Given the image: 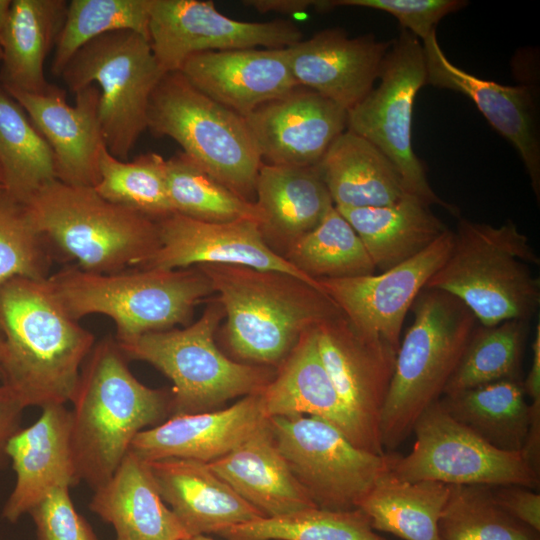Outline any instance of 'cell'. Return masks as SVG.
Segmentation results:
<instances>
[{
	"mask_svg": "<svg viewBox=\"0 0 540 540\" xmlns=\"http://www.w3.org/2000/svg\"><path fill=\"white\" fill-rule=\"evenodd\" d=\"M179 72L197 90L243 118L299 87L286 48L196 53Z\"/></svg>",
	"mask_w": 540,
	"mask_h": 540,
	"instance_id": "22",
	"label": "cell"
},
{
	"mask_svg": "<svg viewBox=\"0 0 540 540\" xmlns=\"http://www.w3.org/2000/svg\"><path fill=\"white\" fill-rule=\"evenodd\" d=\"M450 485L436 481L409 482L386 472L360 502L376 532L403 540H439L438 522Z\"/></svg>",
	"mask_w": 540,
	"mask_h": 540,
	"instance_id": "33",
	"label": "cell"
},
{
	"mask_svg": "<svg viewBox=\"0 0 540 540\" xmlns=\"http://www.w3.org/2000/svg\"><path fill=\"white\" fill-rule=\"evenodd\" d=\"M378 80L379 84L347 111V130L371 142L390 159L408 194L456 214V208L433 191L412 147L413 106L427 80L423 46L417 37L402 29L391 41Z\"/></svg>",
	"mask_w": 540,
	"mask_h": 540,
	"instance_id": "11",
	"label": "cell"
},
{
	"mask_svg": "<svg viewBox=\"0 0 540 540\" xmlns=\"http://www.w3.org/2000/svg\"><path fill=\"white\" fill-rule=\"evenodd\" d=\"M128 362L113 335L96 341L70 402L77 480L93 490L113 475L138 433L171 417V390L144 385Z\"/></svg>",
	"mask_w": 540,
	"mask_h": 540,
	"instance_id": "2",
	"label": "cell"
},
{
	"mask_svg": "<svg viewBox=\"0 0 540 540\" xmlns=\"http://www.w3.org/2000/svg\"><path fill=\"white\" fill-rule=\"evenodd\" d=\"M151 0H71L58 36L51 73L60 77L75 53L106 33L130 30L149 40Z\"/></svg>",
	"mask_w": 540,
	"mask_h": 540,
	"instance_id": "41",
	"label": "cell"
},
{
	"mask_svg": "<svg viewBox=\"0 0 540 540\" xmlns=\"http://www.w3.org/2000/svg\"><path fill=\"white\" fill-rule=\"evenodd\" d=\"M335 208L358 234L380 272L417 255L448 229L430 205L410 194L388 206Z\"/></svg>",
	"mask_w": 540,
	"mask_h": 540,
	"instance_id": "30",
	"label": "cell"
},
{
	"mask_svg": "<svg viewBox=\"0 0 540 540\" xmlns=\"http://www.w3.org/2000/svg\"><path fill=\"white\" fill-rule=\"evenodd\" d=\"M439 540H540V532L506 513L491 487L450 485L438 522Z\"/></svg>",
	"mask_w": 540,
	"mask_h": 540,
	"instance_id": "42",
	"label": "cell"
},
{
	"mask_svg": "<svg viewBox=\"0 0 540 540\" xmlns=\"http://www.w3.org/2000/svg\"><path fill=\"white\" fill-rule=\"evenodd\" d=\"M90 510L113 526L116 540H185L189 534L165 504L148 462L130 450L94 490Z\"/></svg>",
	"mask_w": 540,
	"mask_h": 540,
	"instance_id": "28",
	"label": "cell"
},
{
	"mask_svg": "<svg viewBox=\"0 0 540 540\" xmlns=\"http://www.w3.org/2000/svg\"><path fill=\"white\" fill-rule=\"evenodd\" d=\"M147 129L175 140L205 172L252 201L262 161L245 119L197 90L179 71L166 73L154 89Z\"/></svg>",
	"mask_w": 540,
	"mask_h": 540,
	"instance_id": "9",
	"label": "cell"
},
{
	"mask_svg": "<svg viewBox=\"0 0 540 540\" xmlns=\"http://www.w3.org/2000/svg\"><path fill=\"white\" fill-rule=\"evenodd\" d=\"M55 180L52 149L0 82V185L26 204Z\"/></svg>",
	"mask_w": 540,
	"mask_h": 540,
	"instance_id": "35",
	"label": "cell"
},
{
	"mask_svg": "<svg viewBox=\"0 0 540 540\" xmlns=\"http://www.w3.org/2000/svg\"><path fill=\"white\" fill-rule=\"evenodd\" d=\"M0 332V381L24 408L70 403L96 340L63 309L47 279L13 277L0 285Z\"/></svg>",
	"mask_w": 540,
	"mask_h": 540,
	"instance_id": "1",
	"label": "cell"
},
{
	"mask_svg": "<svg viewBox=\"0 0 540 540\" xmlns=\"http://www.w3.org/2000/svg\"><path fill=\"white\" fill-rule=\"evenodd\" d=\"M197 266L219 294L232 353L256 365L278 367L306 330L341 313L326 293L288 274Z\"/></svg>",
	"mask_w": 540,
	"mask_h": 540,
	"instance_id": "3",
	"label": "cell"
},
{
	"mask_svg": "<svg viewBox=\"0 0 540 540\" xmlns=\"http://www.w3.org/2000/svg\"><path fill=\"white\" fill-rule=\"evenodd\" d=\"M426 84L469 97L488 123L517 150L540 199V130L536 90L529 84L502 85L454 65L438 42L436 31L422 41Z\"/></svg>",
	"mask_w": 540,
	"mask_h": 540,
	"instance_id": "19",
	"label": "cell"
},
{
	"mask_svg": "<svg viewBox=\"0 0 540 540\" xmlns=\"http://www.w3.org/2000/svg\"><path fill=\"white\" fill-rule=\"evenodd\" d=\"M12 0H0V61L3 55V43L7 29Z\"/></svg>",
	"mask_w": 540,
	"mask_h": 540,
	"instance_id": "50",
	"label": "cell"
},
{
	"mask_svg": "<svg viewBox=\"0 0 540 540\" xmlns=\"http://www.w3.org/2000/svg\"><path fill=\"white\" fill-rule=\"evenodd\" d=\"M67 6L65 0H12L1 59L3 86L30 93L49 88L44 64L55 48Z\"/></svg>",
	"mask_w": 540,
	"mask_h": 540,
	"instance_id": "32",
	"label": "cell"
},
{
	"mask_svg": "<svg viewBox=\"0 0 540 540\" xmlns=\"http://www.w3.org/2000/svg\"><path fill=\"white\" fill-rule=\"evenodd\" d=\"M23 108L54 154L57 180L73 186L98 182L99 153L104 145L99 123L100 91L89 85L66 101L64 89L50 84L42 93L3 86Z\"/></svg>",
	"mask_w": 540,
	"mask_h": 540,
	"instance_id": "20",
	"label": "cell"
},
{
	"mask_svg": "<svg viewBox=\"0 0 540 540\" xmlns=\"http://www.w3.org/2000/svg\"><path fill=\"white\" fill-rule=\"evenodd\" d=\"M93 188L104 199L154 221L174 213L168 194L166 159L157 153L142 154L129 162L112 156L103 145L98 182Z\"/></svg>",
	"mask_w": 540,
	"mask_h": 540,
	"instance_id": "39",
	"label": "cell"
},
{
	"mask_svg": "<svg viewBox=\"0 0 540 540\" xmlns=\"http://www.w3.org/2000/svg\"><path fill=\"white\" fill-rule=\"evenodd\" d=\"M3 354H4V340L3 336L0 332V378L2 374V360H3Z\"/></svg>",
	"mask_w": 540,
	"mask_h": 540,
	"instance_id": "51",
	"label": "cell"
},
{
	"mask_svg": "<svg viewBox=\"0 0 540 540\" xmlns=\"http://www.w3.org/2000/svg\"><path fill=\"white\" fill-rule=\"evenodd\" d=\"M497 504L514 519L540 532V494L519 485L491 487Z\"/></svg>",
	"mask_w": 540,
	"mask_h": 540,
	"instance_id": "46",
	"label": "cell"
},
{
	"mask_svg": "<svg viewBox=\"0 0 540 540\" xmlns=\"http://www.w3.org/2000/svg\"><path fill=\"white\" fill-rule=\"evenodd\" d=\"M322 362L353 421L375 454H384L380 415L396 352L367 340L339 313L316 327Z\"/></svg>",
	"mask_w": 540,
	"mask_h": 540,
	"instance_id": "17",
	"label": "cell"
},
{
	"mask_svg": "<svg viewBox=\"0 0 540 540\" xmlns=\"http://www.w3.org/2000/svg\"><path fill=\"white\" fill-rule=\"evenodd\" d=\"M522 379H503L443 395L442 405L458 422L497 449L521 452L530 409Z\"/></svg>",
	"mask_w": 540,
	"mask_h": 540,
	"instance_id": "34",
	"label": "cell"
},
{
	"mask_svg": "<svg viewBox=\"0 0 540 540\" xmlns=\"http://www.w3.org/2000/svg\"><path fill=\"white\" fill-rule=\"evenodd\" d=\"M411 309L413 322L400 341L380 415L384 451L403 443L419 416L443 396L477 325L460 300L440 290L423 289Z\"/></svg>",
	"mask_w": 540,
	"mask_h": 540,
	"instance_id": "6",
	"label": "cell"
},
{
	"mask_svg": "<svg viewBox=\"0 0 540 540\" xmlns=\"http://www.w3.org/2000/svg\"><path fill=\"white\" fill-rule=\"evenodd\" d=\"M528 332L529 321L525 320H506L492 326L477 323L443 395L498 380L522 379Z\"/></svg>",
	"mask_w": 540,
	"mask_h": 540,
	"instance_id": "36",
	"label": "cell"
},
{
	"mask_svg": "<svg viewBox=\"0 0 540 540\" xmlns=\"http://www.w3.org/2000/svg\"><path fill=\"white\" fill-rule=\"evenodd\" d=\"M317 168L337 208L388 206L408 195L390 159L347 129L334 140Z\"/></svg>",
	"mask_w": 540,
	"mask_h": 540,
	"instance_id": "29",
	"label": "cell"
},
{
	"mask_svg": "<svg viewBox=\"0 0 540 540\" xmlns=\"http://www.w3.org/2000/svg\"><path fill=\"white\" fill-rule=\"evenodd\" d=\"M166 174L174 213L205 222L245 219L263 224V214L255 202L235 194L183 152L166 160Z\"/></svg>",
	"mask_w": 540,
	"mask_h": 540,
	"instance_id": "38",
	"label": "cell"
},
{
	"mask_svg": "<svg viewBox=\"0 0 540 540\" xmlns=\"http://www.w3.org/2000/svg\"><path fill=\"white\" fill-rule=\"evenodd\" d=\"M208 464L265 517L317 507L280 452L269 419L228 454Z\"/></svg>",
	"mask_w": 540,
	"mask_h": 540,
	"instance_id": "27",
	"label": "cell"
},
{
	"mask_svg": "<svg viewBox=\"0 0 540 540\" xmlns=\"http://www.w3.org/2000/svg\"><path fill=\"white\" fill-rule=\"evenodd\" d=\"M267 421L256 392L227 408L171 416L138 433L129 450L146 462L178 458L210 463L228 454Z\"/></svg>",
	"mask_w": 540,
	"mask_h": 540,
	"instance_id": "23",
	"label": "cell"
},
{
	"mask_svg": "<svg viewBox=\"0 0 540 540\" xmlns=\"http://www.w3.org/2000/svg\"><path fill=\"white\" fill-rule=\"evenodd\" d=\"M55 260L27 204L0 186V285L13 277L45 280Z\"/></svg>",
	"mask_w": 540,
	"mask_h": 540,
	"instance_id": "43",
	"label": "cell"
},
{
	"mask_svg": "<svg viewBox=\"0 0 540 540\" xmlns=\"http://www.w3.org/2000/svg\"><path fill=\"white\" fill-rule=\"evenodd\" d=\"M285 258L314 279L356 277L376 272L360 237L335 206L315 228L288 246Z\"/></svg>",
	"mask_w": 540,
	"mask_h": 540,
	"instance_id": "37",
	"label": "cell"
},
{
	"mask_svg": "<svg viewBox=\"0 0 540 540\" xmlns=\"http://www.w3.org/2000/svg\"><path fill=\"white\" fill-rule=\"evenodd\" d=\"M317 326L306 330L260 391L265 416L305 415L338 428L354 445L374 453L351 418L322 362Z\"/></svg>",
	"mask_w": 540,
	"mask_h": 540,
	"instance_id": "25",
	"label": "cell"
},
{
	"mask_svg": "<svg viewBox=\"0 0 540 540\" xmlns=\"http://www.w3.org/2000/svg\"><path fill=\"white\" fill-rule=\"evenodd\" d=\"M56 259L111 274L141 266L159 247L157 222L100 196L93 187L55 180L27 203Z\"/></svg>",
	"mask_w": 540,
	"mask_h": 540,
	"instance_id": "7",
	"label": "cell"
},
{
	"mask_svg": "<svg viewBox=\"0 0 540 540\" xmlns=\"http://www.w3.org/2000/svg\"><path fill=\"white\" fill-rule=\"evenodd\" d=\"M269 424L290 470L319 508L357 509L389 471L387 453L357 447L321 418L279 416L269 418Z\"/></svg>",
	"mask_w": 540,
	"mask_h": 540,
	"instance_id": "13",
	"label": "cell"
},
{
	"mask_svg": "<svg viewBox=\"0 0 540 540\" xmlns=\"http://www.w3.org/2000/svg\"><path fill=\"white\" fill-rule=\"evenodd\" d=\"M24 406L7 386L0 384V471L8 463L7 446L21 429Z\"/></svg>",
	"mask_w": 540,
	"mask_h": 540,
	"instance_id": "47",
	"label": "cell"
},
{
	"mask_svg": "<svg viewBox=\"0 0 540 540\" xmlns=\"http://www.w3.org/2000/svg\"><path fill=\"white\" fill-rule=\"evenodd\" d=\"M452 243L453 231L447 229L426 249L383 272L317 280L360 335L397 354L405 317L446 260Z\"/></svg>",
	"mask_w": 540,
	"mask_h": 540,
	"instance_id": "15",
	"label": "cell"
},
{
	"mask_svg": "<svg viewBox=\"0 0 540 540\" xmlns=\"http://www.w3.org/2000/svg\"><path fill=\"white\" fill-rule=\"evenodd\" d=\"M164 75L149 40L120 30L85 44L60 77L74 94L89 85L98 87L104 145L112 156L127 161L147 129L149 101Z\"/></svg>",
	"mask_w": 540,
	"mask_h": 540,
	"instance_id": "10",
	"label": "cell"
},
{
	"mask_svg": "<svg viewBox=\"0 0 540 540\" xmlns=\"http://www.w3.org/2000/svg\"><path fill=\"white\" fill-rule=\"evenodd\" d=\"M532 362L528 374L523 380L525 394L530 398V412L540 413V323L536 326L532 342Z\"/></svg>",
	"mask_w": 540,
	"mask_h": 540,
	"instance_id": "48",
	"label": "cell"
},
{
	"mask_svg": "<svg viewBox=\"0 0 540 540\" xmlns=\"http://www.w3.org/2000/svg\"><path fill=\"white\" fill-rule=\"evenodd\" d=\"M244 119L263 164L277 166H317L347 129V110L300 86Z\"/></svg>",
	"mask_w": 540,
	"mask_h": 540,
	"instance_id": "18",
	"label": "cell"
},
{
	"mask_svg": "<svg viewBox=\"0 0 540 540\" xmlns=\"http://www.w3.org/2000/svg\"><path fill=\"white\" fill-rule=\"evenodd\" d=\"M47 283L63 309L74 319L92 314L111 318L117 341L187 326L194 308L214 292L197 267L174 270L129 268L96 274L76 265L51 274Z\"/></svg>",
	"mask_w": 540,
	"mask_h": 540,
	"instance_id": "5",
	"label": "cell"
},
{
	"mask_svg": "<svg viewBox=\"0 0 540 540\" xmlns=\"http://www.w3.org/2000/svg\"><path fill=\"white\" fill-rule=\"evenodd\" d=\"M467 4L463 0H326L323 8L324 11L346 6L379 10L395 17L402 29L423 41L436 31L442 18Z\"/></svg>",
	"mask_w": 540,
	"mask_h": 540,
	"instance_id": "44",
	"label": "cell"
},
{
	"mask_svg": "<svg viewBox=\"0 0 540 540\" xmlns=\"http://www.w3.org/2000/svg\"><path fill=\"white\" fill-rule=\"evenodd\" d=\"M412 433L416 439L407 455L388 454L389 471L398 479L539 489L540 474L521 452L490 445L454 419L440 399L419 416Z\"/></svg>",
	"mask_w": 540,
	"mask_h": 540,
	"instance_id": "12",
	"label": "cell"
},
{
	"mask_svg": "<svg viewBox=\"0 0 540 540\" xmlns=\"http://www.w3.org/2000/svg\"><path fill=\"white\" fill-rule=\"evenodd\" d=\"M69 489H53L28 513L35 524L37 540H99L75 509Z\"/></svg>",
	"mask_w": 540,
	"mask_h": 540,
	"instance_id": "45",
	"label": "cell"
},
{
	"mask_svg": "<svg viewBox=\"0 0 540 540\" xmlns=\"http://www.w3.org/2000/svg\"><path fill=\"white\" fill-rule=\"evenodd\" d=\"M303 34L292 22H246L229 18L212 1L151 0L149 42L166 73L180 70L191 55L205 51L288 48Z\"/></svg>",
	"mask_w": 540,
	"mask_h": 540,
	"instance_id": "14",
	"label": "cell"
},
{
	"mask_svg": "<svg viewBox=\"0 0 540 540\" xmlns=\"http://www.w3.org/2000/svg\"><path fill=\"white\" fill-rule=\"evenodd\" d=\"M391 41L372 34L349 37L341 28L324 29L286 48L298 86L350 110L374 88Z\"/></svg>",
	"mask_w": 540,
	"mask_h": 540,
	"instance_id": "21",
	"label": "cell"
},
{
	"mask_svg": "<svg viewBox=\"0 0 540 540\" xmlns=\"http://www.w3.org/2000/svg\"><path fill=\"white\" fill-rule=\"evenodd\" d=\"M1 186V185H0Z\"/></svg>",
	"mask_w": 540,
	"mask_h": 540,
	"instance_id": "53",
	"label": "cell"
},
{
	"mask_svg": "<svg viewBox=\"0 0 540 540\" xmlns=\"http://www.w3.org/2000/svg\"><path fill=\"white\" fill-rule=\"evenodd\" d=\"M245 5L255 8L260 13L277 12L283 14L302 13L313 7L316 9L318 1L312 0H249Z\"/></svg>",
	"mask_w": 540,
	"mask_h": 540,
	"instance_id": "49",
	"label": "cell"
},
{
	"mask_svg": "<svg viewBox=\"0 0 540 540\" xmlns=\"http://www.w3.org/2000/svg\"><path fill=\"white\" fill-rule=\"evenodd\" d=\"M161 495L189 536L219 534L265 517L241 498L208 463L168 458L148 462Z\"/></svg>",
	"mask_w": 540,
	"mask_h": 540,
	"instance_id": "26",
	"label": "cell"
},
{
	"mask_svg": "<svg viewBox=\"0 0 540 540\" xmlns=\"http://www.w3.org/2000/svg\"><path fill=\"white\" fill-rule=\"evenodd\" d=\"M540 259L527 235L509 220L499 226L459 219L449 255L424 289L460 300L477 323L530 321L540 305Z\"/></svg>",
	"mask_w": 540,
	"mask_h": 540,
	"instance_id": "4",
	"label": "cell"
},
{
	"mask_svg": "<svg viewBox=\"0 0 540 540\" xmlns=\"http://www.w3.org/2000/svg\"><path fill=\"white\" fill-rule=\"evenodd\" d=\"M255 203L263 214L261 230L288 246L315 228L334 206L317 166L260 167Z\"/></svg>",
	"mask_w": 540,
	"mask_h": 540,
	"instance_id": "31",
	"label": "cell"
},
{
	"mask_svg": "<svg viewBox=\"0 0 540 540\" xmlns=\"http://www.w3.org/2000/svg\"><path fill=\"white\" fill-rule=\"evenodd\" d=\"M156 222L159 247L137 268L174 270L201 264L236 265L288 274L323 291L317 279L268 245L255 221L214 223L172 213Z\"/></svg>",
	"mask_w": 540,
	"mask_h": 540,
	"instance_id": "16",
	"label": "cell"
},
{
	"mask_svg": "<svg viewBox=\"0 0 540 540\" xmlns=\"http://www.w3.org/2000/svg\"><path fill=\"white\" fill-rule=\"evenodd\" d=\"M7 455L16 474L2 516L14 523L53 489L78 484L74 465L70 411L65 405L42 408L39 418L9 441Z\"/></svg>",
	"mask_w": 540,
	"mask_h": 540,
	"instance_id": "24",
	"label": "cell"
},
{
	"mask_svg": "<svg viewBox=\"0 0 540 540\" xmlns=\"http://www.w3.org/2000/svg\"><path fill=\"white\" fill-rule=\"evenodd\" d=\"M224 315L218 300L182 329L117 341L128 360L147 362L172 381L171 416L212 411L259 392L274 377L273 367L237 362L219 350L214 334Z\"/></svg>",
	"mask_w": 540,
	"mask_h": 540,
	"instance_id": "8",
	"label": "cell"
},
{
	"mask_svg": "<svg viewBox=\"0 0 540 540\" xmlns=\"http://www.w3.org/2000/svg\"><path fill=\"white\" fill-rule=\"evenodd\" d=\"M217 535L225 540H388L371 527L358 508H307L249 521Z\"/></svg>",
	"mask_w": 540,
	"mask_h": 540,
	"instance_id": "40",
	"label": "cell"
},
{
	"mask_svg": "<svg viewBox=\"0 0 540 540\" xmlns=\"http://www.w3.org/2000/svg\"><path fill=\"white\" fill-rule=\"evenodd\" d=\"M185 540H216L208 535H197V536H191Z\"/></svg>",
	"mask_w": 540,
	"mask_h": 540,
	"instance_id": "52",
	"label": "cell"
}]
</instances>
